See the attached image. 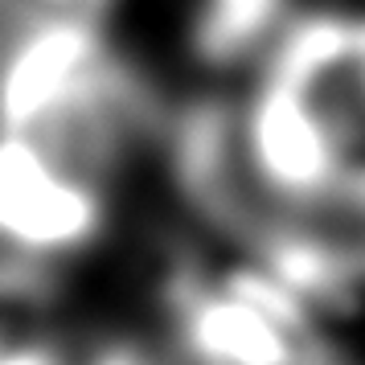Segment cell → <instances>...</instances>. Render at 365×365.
I'll return each mask as SVG.
<instances>
[{"instance_id":"obj_8","label":"cell","mask_w":365,"mask_h":365,"mask_svg":"<svg viewBox=\"0 0 365 365\" xmlns=\"http://www.w3.org/2000/svg\"><path fill=\"white\" fill-rule=\"evenodd\" d=\"M21 9H25L21 0H0V37H4V29H9V25L17 21V13H21Z\"/></svg>"},{"instance_id":"obj_5","label":"cell","mask_w":365,"mask_h":365,"mask_svg":"<svg viewBox=\"0 0 365 365\" xmlns=\"http://www.w3.org/2000/svg\"><path fill=\"white\" fill-rule=\"evenodd\" d=\"M0 365H78V353L41 324V312L0 304Z\"/></svg>"},{"instance_id":"obj_2","label":"cell","mask_w":365,"mask_h":365,"mask_svg":"<svg viewBox=\"0 0 365 365\" xmlns=\"http://www.w3.org/2000/svg\"><path fill=\"white\" fill-rule=\"evenodd\" d=\"M168 345L189 365H345L316 312L255 255H177L160 275Z\"/></svg>"},{"instance_id":"obj_4","label":"cell","mask_w":365,"mask_h":365,"mask_svg":"<svg viewBox=\"0 0 365 365\" xmlns=\"http://www.w3.org/2000/svg\"><path fill=\"white\" fill-rule=\"evenodd\" d=\"M296 13V0H193L185 25L189 53L214 74L255 70Z\"/></svg>"},{"instance_id":"obj_3","label":"cell","mask_w":365,"mask_h":365,"mask_svg":"<svg viewBox=\"0 0 365 365\" xmlns=\"http://www.w3.org/2000/svg\"><path fill=\"white\" fill-rule=\"evenodd\" d=\"M115 181L0 128V304L46 312L74 263L103 247Z\"/></svg>"},{"instance_id":"obj_1","label":"cell","mask_w":365,"mask_h":365,"mask_svg":"<svg viewBox=\"0 0 365 365\" xmlns=\"http://www.w3.org/2000/svg\"><path fill=\"white\" fill-rule=\"evenodd\" d=\"M0 128L115 181L160 115L103 21L21 9L0 37Z\"/></svg>"},{"instance_id":"obj_7","label":"cell","mask_w":365,"mask_h":365,"mask_svg":"<svg viewBox=\"0 0 365 365\" xmlns=\"http://www.w3.org/2000/svg\"><path fill=\"white\" fill-rule=\"evenodd\" d=\"M34 13H53V17H78V21H103L111 17L115 0H21Z\"/></svg>"},{"instance_id":"obj_6","label":"cell","mask_w":365,"mask_h":365,"mask_svg":"<svg viewBox=\"0 0 365 365\" xmlns=\"http://www.w3.org/2000/svg\"><path fill=\"white\" fill-rule=\"evenodd\" d=\"M78 365H189V361H181L173 349L156 353V349L135 345V341H99L91 353L78 357Z\"/></svg>"}]
</instances>
